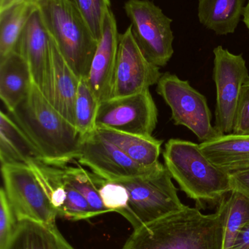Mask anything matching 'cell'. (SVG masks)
Returning a JSON list of instances; mask_svg holds the SVG:
<instances>
[{"mask_svg":"<svg viewBox=\"0 0 249 249\" xmlns=\"http://www.w3.org/2000/svg\"><path fill=\"white\" fill-rule=\"evenodd\" d=\"M215 213L186 206L134 230L121 249H223L225 197Z\"/></svg>","mask_w":249,"mask_h":249,"instance_id":"1","label":"cell"},{"mask_svg":"<svg viewBox=\"0 0 249 249\" xmlns=\"http://www.w3.org/2000/svg\"><path fill=\"white\" fill-rule=\"evenodd\" d=\"M10 113L39 149L44 162L63 166L77 160L81 137L34 83L26 99Z\"/></svg>","mask_w":249,"mask_h":249,"instance_id":"2","label":"cell"},{"mask_svg":"<svg viewBox=\"0 0 249 249\" xmlns=\"http://www.w3.org/2000/svg\"><path fill=\"white\" fill-rule=\"evenodd\" d=\"M165 166L180 189L197 204L217 203L232 192L230 174L216 166L198 143L180 139L167 142Z\"/></svg>","mask_w":249,"mask_h":249,"instance_id":"3","label":"cell"},{"mask_svg":"<svg viewBox=\"0 0 249 249\" xmlns=\"http://www.w3.org/2000/svg\"><path fill=\"white\" fill-rule=\"evenodd\" d=\"M44 24L69 67L79 79H87L98 41L70 0H32Z\"/></svg>","mask_w":249,"mask_h":249,"instance_id":"4","label":"cell"},{"mask_svg":"<svg viewBox=\"0 0 249 249\" xmlns=\"http://www.w3.org/2000/svg\"><path fill=\"white\" fill-rule=\"evenodd\" d=\"M166 167L162 164L153 172L122 181L128 192L129 201L121 212L134 230L184 209L178 190Z\"/></svg>","mask_w":249,"mask_h":249,"instance_id":"5","label":"cell"},{"mask_svg":"<svg viewBox=\"0 0 249 249\" xmlns=\"http://www.w3.org/2000/svg\"><path fill=\"white\" fill-rule=\"evenodd\" d=\"M124 10L142 53L156 67H165L174 53L172 19L150 0H127Z\"/></svg>","mask_w":249,"mask_h":249,"instance_id":"6","label":"cell"},{"mask_svg":"<svg viewBox=\"0 0 249 249\" xmlns=\"http://www.w3.org/2000/svg\"><path fill=\"white\" fill-rule=\"evenodd\" d=\"M156 90L171 108L174 124L185 126L201 142L220 136L212 125L207 99L192 87L189 81L166 72L161 76Z\"/></svg>","mask_w":249,"mask_h":249,"instance_id":"7","label":"cell"},{"mask_svg":"<svg viewBox=\"0 0 249 249\" xmlns=\"http://www.w3.org/2000/svg\"><path fill=\"white\" fill-rule=\"evenodd\" d=\"M1 171L3 188L18 221L56 225L58 213L32 168L25 164H3Z\"/></svg>","mask_w":249,"mask_h":249,"instance_id":"8","label":"cell"},{"mask_svg":"<svg viewBox=\"0 0 249 249\" xmlns=\"http://www.w3.org/2000/svg\"><path fill=\"white\" fill-rule=\"evenodd\" d=\"M213 77L216 87L215 128L221 135L233 132L241 89L249 79L242 54L235 55L219 45L213 50Z\"/></svg>","mask_w":249,"mask_h":249,"instance_id":"9","label":"cell"},{"mask_svg":"<svg viewBox=\"0 0 249 249\" xmlns=\"http://www.w3.org/2000/svg\"><path fill=\"white\" fill-rule=\"evenodd\" d=\"M157 123V107L149 89L101 102L96 115V129L108 128L152 136Z\"/></svg>","mask_w":249,"mask_h":249,"instance_id":"10","label":"cell"},{"mask_svg":"<svg viewBox=\"0 0 249 249\" xmlns=\"http://www.w3.org/2000/svg\"><path fill=\"white\" fill-rule=\"evenodd\" d=\"M77 161L108 181H119L147 175L159 168L134 162L114 143L93 131L80 138Z\"/></svg>","mask_w":249,"mask_h":249,"instance_id":"11","label":"cell"},{"mask_svg":"<svg viewBox=\"0 0 249 249\" xmlns=\"http://www.w3.org/2000/svg\"><path fill=\"white\" fill-rule=\"evenodd\" d=\"M160 68L146 59L136 44L131 26L120 34L118 57L110 99L124 97L149 90L162 75Z\"/></svg>","mask_w":249,"mask_h":249,"instance_id":"12","label":"cell"},{"mask_svg":"<svg viewBox=\"0 0 249 249\" xmlns=\"http://www.w3.org/2000/svg\"><path fill=\"white\" fill-rule=\"evenodd\" d=\"M15 51L27 63L34 84L52 104L54 65L51 36L38 7L20 33Z\"/></svg>","mask_w":249,"mask_h":249,"instance_id":"13","label":"cell"},{"mask_svg":"<svg viewBox=\"0 0 249 249\" xmlns=\"http://www.w3.org/2000/svg\"><path fill=\"white\" fill-rule=\"evenodd\" d=\"M119 38L116 19L110 9L105 16L102 36L98 42L86 79L99 104L110 98L118 57Z\"/></svg>","mask_w":249,"mask_h":249,"instance_id":"14","label":"cell"},{"mask_svg":"<svg viewBox=\"0 0 249 249\" xmlns=\"http://www.w3.org/2000/svg\"><path fill=\"white\" fill-rule=\"evenodd\" d=\"M205 155L231 174L249 169V134H223L199 143Z\"/></svg>","mask_w":249,"mask_h":249,"instance_id":"15","label":"cell"},{"mask_svg":"<svg viewBox=\"0 0 249 249\" xmlns=\"http://www.w3.org/2000/svg\"><path fill=\"white\" fill-rule=\"evenodd\" d=\"M32 84L29 66L20 54L14 51L0 59V98L9 112L26 99Z\"/></svg>","mask_w":249,"mask_h":249,"instance_id":"16","label":"cell"},{"mask_svg":"<svg viewBox=\"0 0 249 249\" xmlns=\"http://www.w3.org/2000/svg\"><path fill=\"white\" fill-rule=\"evenodd\" d=\"M0 160L3 164H25L43 161L42 154L12 119L0 112Z\"/></svg>","mask_w":249,"mask_h":249,"instance_id":"17","label":"cell"},{"mask_svg":"<svg viewBox=\"0 0 249 249\" xmlns=\"http://www.w3.org/2000/svg\"><path fill=\"white\" fill-rule=\"evenodd\" d=\"M54 65L53 106L75 126V104L80 79L69 67L51 36Z\"/></svg>","mask_w":249,"mask_h":249,"instance_id":"18","label":"cell"},{"mask_svg":"<svg viewBox=\"0 0 249 249\" xmlns=\"http://www.w3.org/2000/svg\"><path fill=\"white\" fill-rule=\"evenodd\" d=\"M95 131L143 166L154 167L160 163L159 158L163 141L153 136L130 134L108 128H96Z\"/></svg>","mask_w":249,"mask_h":249,"instance_id":"19","label":"cell"},{"mask_svg":"<svg viewBox=\"0 0 249 249\" xmlns=\"http://www.w3.org/2000/svg\"><path fill=\"white\" fill-rule=\"evenodd\" d=\"M246 0H198L200 23L217 35L233 34L244 14Z\"/></svg>","mask_w":249,"mask_h":249,"instance_id":"20","label":"cell"},{"mask_svg":"<svg viewBox=\"0 0 249 249\" xmlns=\"http://www.w3.org/2000/svg\"><path fill=\"white\" fill-rule=\"evenodd\" d=\"M57 225L48 226L31 220L18 222L3 249H60Z\"/></svg>","mask_w":249,"mask_h":249,"instance_id":"21","label":"cell"},{"mask_svg":"<svg viewBox=\"0 0 249 249\" xmlns=\"http://www.w3.org/2000/svg\"><path fill=\"white\" fill-rule=\"evenodd\" d=\"M36 8L32 0H23L0 11V59L14 52L20 33Z\"/></svg>","mask_w":249,"mask_h":249,"instance_id":"22","label":"cell"},{"mask_svg":"<svg viewBox=\"0 0 249 249\" xmlns=\"http://www.w3.org/2000/svg\"><path fill=\"white\" fill-rule=\"evenodd\" d=\"M61 167L67 181L87 200L95 216L111 212L104 206L99 194V189L105 179L93 172H89L80 165Z\"/></svg>","mask_w":249,"mask_h":249,"instance_id":"23","label":"cell"},{"mask_svg":"<svg viewBox=\"0 0 249 249\" xmlns=\"http://www.w3.org/2000/svg\"><path fill=\"white\" fill-rule=\"evenodd\" d=\"M226 219L224 229L223 249H232L244 225L249 222V197L232 191L225 197Z\"/></svg>","mask_w":249,"mask_h":249,"instance_id":"24","label":"cell"},{"mask_svg":"<svg viewBox=\"0 0 249 249\" xmlns=\"http://www.w3.org/2000/svg\"><path fill=\"white\" fill-rule=\"evenodd\" d=\"M99 102L86 79H80L75 104V127L80 137L95 131Z\"/></svg>","mask_w":249,"mask_h":249,"instance_id":"25","label":"cell"},{"mask_svg":"<svg viewBox=\"0 0 249 249\" xmlns=\"http://www.w3.org/2000/svg\"><path fill=\"white\" fill-rule=\"evenodd\" d=\"M89 26L92 35L99 42L102 36L104 20L111 9V0H70Z\"/></svg>","mask_w":249,"mask_h":249,"instance_id":"26","label":"cell"},{"mask_svg":"<svg viewBox=\"0 0 249 249\" xmlns=\"http://www.w3.org/2000/svg\"><path fill=\"white\" fill-rule=\"evenodd\" d=\"M99 194L104 206L111 212H116L121 214L127 207L128 192L120 183L105 180L99 189Z\"/></svg>","mask_w":249,"mask_h":249,"instance_id":"27","label":"cell"},{"mask_svg":"<svg viewBox=\"0 0 249 249\" xmlns=\"http://www.w3.org/2000/svg\"><path fill=\"white\" fill-rule=\"evenodd\" d=\"M18 221L4 189L0 190V249H3L13 235Z\"/></svg>","mask_w":249,"mask_h":249,"instance_id":"28","label":"cell"},{"mask_svg":"<svg viewBox=\"0 0 249 249\" xmlns=\"http://www.w3.org/2000/svg\"><path fill=\"white\" fill-rule=\"evenodd\" d=\"M232 133L249 134V79L241 89Z\"/></svg>","mask_w":249,"mask_h":249,"instance_id":"29","label":"cell"},{"mask_svg":"<svg viewBox=\"0 0 249 249\" xmlns=\"http://www.w3.org/2000/svg\"><path fill=\"white\" fill-rule=\"evenodd\" d=\"M232 191L242 193L249 197V169L230 174Z\"/></svg>","mask_w":249,"mask_h":249,"instance_id":"30","label":"cell"},{"mask_svg":"<svg viewBox=\"0 0 249 249\" xmlns=\"http://www.w3.org/2000/svg\"><path fill=\"white\" fill-rule=\"evenodd\" d=\"M232 249H249V222L238 234Z\"/></svg>","mask_w":249,"mask_h":249,"instance_id":"31","label":"cell"},{"mask_svg":"<svg viewBox=\"0 0 249 249\" xmlns=\"http://www.w3.org/2000/svg\"><path fill=\"white\" fill-rule=\"evenodd\" d=\"M58 241H59L60 249H76L73 248V247L67 242V240L61 235L59 231H58Z\"/></svg>","mask_w":249,"mask_h":249,"instance_id":"32","label":"cell"},{"mask_svg":"<svg viewBox=\"0 0 249 249\" xmlns=\"http://www.w3.org/2000/svg\"><path fill=\"white\" fill-rule=\"evenodd\" d=\"M23 0H0V11L11 7L16 3L20 2Z\"/></svg>","mask_w":249,"mask_h":249,"instance_id":"33","label":"cell"},{"mask_svg":"<svg viewBox=\"0 0 249 249\" xmlns=\"http://www.w3.org/2000/svg\"><path fill=\"white\" fill-rule=\"evenodd\" d=\"M243 21L245 23L246 26L249 32V0L247 5L244 8V14H243Z\"/></svg>","mask_w":249,"mask_h":249,"instance_id":"34","label":"cell"}]
</instances>
